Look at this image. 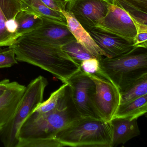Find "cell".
Wrapping results in <instances>:
<instances>
[{
	"mask_svg": "<svg viewBox=\"0 0 147 147\" xmlns=\"http://www.w3.org/2000/svg\"><path fill=\"white\" fill-rule=\"evenodd\" d=\"M81 117L72 97L59 108L45 113L36 111L26 119L18 134L17 147H62L57 134L68 125Z\"/></svg>",
	"mask_w": 147,
	"mask_h": 147,
	"instance_id": "1",
	"label": "cell"
},
{
	"mask_svg": "<svg viewBox=\"0 0 147 147\" xmlns=\"http://www.w3.org/2000/svg\"><path fill=\"white\" fill-rule=\"evenodd\" d=\"M18 62L27 63L44 69L64 83L81 69L61 47L46 45L19 38L11 46Z\"/></svg>",
	"mask_w": 147,
	"mask_h": 147,
	"instance_id": "2",
	"label": "cell"
},
{
	"mask_svg": "<svg viewBox=\"0 0 147 147\" xmlns=\"http://www.w3.org/2000/svg\"><path fill=\"white\" fill-rule=\"evenodd\" d=\"M99 62L97 75L111 82L121 94L147 74V48L135 47L116 57H102Z\"/></svg>",
	"mask_w": 147,
	"mask_h": 147,
	"instance_id": "3",
	"label": "cell"
},
{
	"mask_svg": "<svg viewBox=\"0 0 147 147\" xmlns=\"http://www.w3.org/2000/svg\"><path fill=\"white\" fill-rule=\"evenodd\" d=\"M112 137L111 122L81 117L61 130L55 138L63 146L111 147Z\"/></svg>",
	"mask_w": 147,
	"mask_h": 147,
	"instance_id": "4",
	"label": "cell"
},
{
	"mask_svg": "<svg viewBox=\"0 0 147 147\" xmlns=\"http://www.w3.org/2000/svg\"><path fill=\"white\" fill-rule=\"evenodd\" d=\"M48 85L47 79L39 76L26 87L14 115L0 130V141L5 147H17L20 129L26 119L43 101L45 90Z\"/></svg>",
	"mask_w": 147,
	"mask_h": 147,
	"instance_id": "5",
	"label": "cell"
},
{
	"mask_svg": "<svg viewBox=\"0 0 147 147\" xmlns=\"http://www.w3.org/2000/svg\"><path fill=\"white\" fill-rule=\"evenodd\" d=\"M64 83L70 87L72 101L81 117L101 119L94 104L95 83L87 74L80 69Z\"/></svg>",
	"mask_w": 147,
	"mask_h": 147,
	"instance_id": "6",
	"label": "cell"
},
{
	"mask_svg": "<svg viewBox=\"0 0 147 147\" xmlns=\"http://www.w3.org/2000/svg\"><path fill=\"white\" fill-rule=\"evenodd\" d=\"M65 11L72 14L82 26L89 32L105 17L112 0H64Z\"/></svg>",
	"mask_w": 147,
	"mask_h": 147,
	"instance_id": "7",
	"label": "cell"
},
{
	"mask_svg": "<svg viewBox=\"0 0 147 147\" xmlns=\"http://www.w3.org/2000/svg\"><path fill=\"white\" fill-rule=\"evenodd\" d=\"M87 74L95 83L94 107L101 119L110 122L120 105V92L115 85L107 79L96 74Z\"/></svg>",
	"mask_w": 147,
	"mask_h": 147,
	"instance_id": "8",
	"label": "cell"
},
{
	"mask_svg": "<svg viewBox=\"0 0 147 147\" xmlns=\"http://www.w3.org/2000/svg\"><path fill=\"white\" fill-rule=\"evenodd\" d=\"M42 25L21 37L46 45L61 47L76 39L67 24L42 18Z\"/></svg>",
	"mask_w": 147,
	"mask_h": 147,
	"instance_id": "9",
	"label": "cell"
},
{
	"mask_svg": "<svg viewBox=\"0 0 147 147\" xmlns=\"http://www.w3.org/2000/svg\"><path fill=\"white\" fill-rule=\"evenodd\" d=\"M22 9L21 0H0V47H10L20 38L16 16Z\"/></svg>",
	"mask_w": 147,
	"mask_h": 147,
	"instance_id": "10",
	"label": "cell"
},
{
	"mask_svg": "<svg viewBox=\"0 0 147 147\" xmlns=\"http://www.w3.org/2000/svg\"><path fill=\"white\" fill-rule=\"evenodd\" d=\"M95 28L132 41L137 34L136 24L131 18L123 10L113 4Z\"/></svg>",
	"mask_w": 147,
	"mask_h": 147,
	"instance_id": "11",
	"label": "cell"
},
{
	"mask_svg": "<svg viewBox=\"0 0 147 147\" xmlns=\"http://www.w3.org/2000/svg\"><path fill=\"white\" fill-rule=\"evenodd\" d=\"M94 42L106 55L113 58L127 53L135 48L133 41L95 28L88 32Z\"/></svg>",
	"mask_w": 147,
	"mask_h": 147,
	"instance_id": "12",
	"label": "cell"
},
{
	"mask_svg": "<svg viewBox=\"0 0 147 147\" xmlns=\"http://www.w3.org/2000/svg\"><path fill=\"white\" fill-rule=\"evenodd\" d=\"M26 87L17 82H10L7 89L0 97V130L14 115Z\"/></svg>",
	"mask_w": 147,
	"mask_h": 147,
	"instance_id": "13",
	"label": "cell"
},
{
	"mask_svg": "<svg viewBox=\"0 0 147 147\" xmlns=\"http://www.w3.org/2000/svg\"><path fill=\"white\" fill-rule=\"evenodd\" d=\"M61 12L66 18L68 29L76 41L99 61L102 57H106L105 53L97 45L89 32L82 26L74 16L66 11Z\"/></svg>",
	"mask_w": 147,
	"mask_h": 147,
	"instance_id": "14",
	"label": "cell"
},
{
	"mask_svg": "<svg viewBox=\"0 0 147 147\" xmlns=\"http://www.w3.org/2000/svg\"><path fill=\"white\" fill-rule=\"evenodd\" d=\"M110 122L112 129L111 147L125 144L140 135L137 119L113 118Z\"/></svg>",
	"mask_w": 147,
	"mask_h": 147,
	"instance_id": "15",
	"label": "cell"
},
{
	"mask_svg": "<svg viewBox=\"0 0 147 147\" xmlns=\"http://www.w3.org/2000/svg\"><path fill=\"white\" fill-rule=\"evenodd\" d=\"M112 2L127 13L135 23L147 26V0H112Z\"/></svg>",
	"mask_w": 147,
	"mask_h": 147,
	"instance_id": "16",
	"label": "cell"
},
{
	"mask_svg": "<svg viewBox=\"0 0 147 147\" xmlns=\"http://www.w3.org/2000/svg\"><path fill=\"white\" fill-rule=\"evenodd\" d=\"M71 98L70 87L67 83H63L58 89L51 94L48 100L43 101L34 111L40 113L52 111L66 104Z\"/></svg>",
	"mask_w": 147,
	"mask_h": 147,
	"instance_id": "17",
	"label": "cell"
},
{
	"mask_svg": "<svg viewBox=\"0 0 147 147\" xmlns=\"http://www.w3.org/2000/svg\"><path fill=\"white\" fill-rule=\"evenodd\" d=\"M23 9L33 13L43 18L67 24L63 13L49 8L41 0H21Z\"/></svg>",
	"mask_w": 147,
	"mask_h": 147,
	"instance_id": "18",
	"label": "cell"
},
{
	"mask_svg": "<svg viewBox=\"0 0 147 147\" xmlns=\"http://www.w3.org/2000/svg\"><path fill=\"white\" fill-rule=\"evenodd\" d=\"M147 112V94H146L132 101L120 105L113 118L138 119Z\"/></svg>",
	"mask_w": 147,
	"mask_h": 147,
	"instance_id": "19",
	"label": "cell"
},
{
	"mask_svg": "<svg viewBox=\"0 0 147 147\" xmlns=\"http://www.w3.org/2000/svg\"><path fill=\"white\" fill-rule=\"evenodd\" d=\"M16 20L18 24V34L20 37L37 29L43 23L42 18L23 9L18 13Z\"/></svg>",
	"mask_w": 147,
	"mask_h": 147,
	"instance_id": "20",
	"label": "cell"
},
{
	"mask_svg": "<svg viewBox=\"0 0 147 147\" xmlns=\"http://www.w3.org/2000/svg\"><path fill=\"white\" fill-rule=\"evenodd\" d=\"M61 48L63 52L80 66L82 62L85 60L96 58L76 39L64 45Z\"/></svg>",
	"mask_w": 147,
	"mask_h": 147,
	"instance_id": "21",
	"label": "cell"
},
{
	"mask_svg": "<svg viewBox=\"0 0 147 147\" xmlns=\"http://www.w3.org/2000/svg\"><path fill=\"white\" fill-rule=\"evenodd\" d=\"M120 94V105L147 94V74L142 76Z\"/></svg>",
	"mask_w": 147,
	"mask_h": 147,
	"instance_id": "22",
	"label": "cell"
},
{
	"mask_svg": "<svg viewBox=\"0 0 147 147\" xmlns=\"http://www.w3.org/2000/svg\"><path fill=\"white\" fill-rule=\"evenodd\" d=\"M15 52L12 48L0 51V68H8L18 64Z\"/></svg>",
	"mask_w": 147,
	"mask_h": 147,
	"instance_id": "23",
	"label": "cell"
},
{
	"mask_svg": "<svg viewBox=\"0 0 147 147\" xmlns=\"http://www.w3.org/2000/svg\"><path fill=\"white\" fill-rule=\"evenodd\" d=\"M135 24L136 27L137 34L133 40L134 46L147 48V26L136 23Z\"/></svg>",
	"mask_w": 147,
	"mask_h": 147,
	"instance_id": "24",
	"label": "cell"
},
{
	"mask_svg": "<svg viewBox=\"0 0 147 147\" xmlns=\"http://www.w3.org/2000/svg\"><path fill=\"white\" fill-rule=\"evenodd\" d=\"M80 66L85 73L97 75L99 70L100 62L97 58H90L82 62Z\"/></svg>",
	"mask_w": 147,
	"mask_h": 147,
	"instance_id": "25",
	"label": "cell"
},
{
	"mask_svg": "<svg viewBox=\"0 0 147 147\" xmlns=\"http://www.w3.org/2000/svg\"><path fill=\"white\" fill-rule=\"evenodd\" d=\"M48 7L54 11L61 12L65 11L66 2L64 0H41Z\"/></svg>",
	"mask_w": 147,
	"mask_h": 147,
	"instance_id": "26",
	"label": "cell"
},
{
	"mask_svg": "<svg viewBox=\"0 0 147 147\" xmlns=\"http://www.w3.org/2000/svg\"><path fill=\"white\" fill-rule=\"evenodd\" d=\"M10 82V80L7 79L0 81V97L5 92Z\"/></svg>",
	"mask_w": 147,
	"mask_h": 147,
	"instance_id": "27",
	"label": "cell"
}]
</instances>
